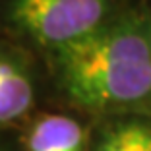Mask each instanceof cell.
I'll return each instance as SVG.
<instances>
[{
  "instance_id": "5b68a950",
  "label": "cell",
  "mask_w": 151,
  "mask_h": 151,
  "mask_svg": "<svg viewBox=\"0 0 151 151\" xmlns=\"http://www.w3.org/2000/svg\"><path fill=\"white\" fill-rule=\"evenodd\" d=\"M89 151H151V116L93 118Z\"/></svg>"
},
{
  "instance_id": "3957f363",
  "label": "cell",
  "mask_w": 151,
  "mask_h": 151,
  "mask_svg": "<svg viewBox=\"0 0 151 151\" xmlns=\"http://www.w3.org/2000/svg\"><path fill=\"white\" fill-rule=\"evenodd\" d=\"M37 103V78L25 49L0 39V134L29 120Z\"/></svg>"
},
{
  "instance_id": "52a82bcc",
  "label": "cell",
  "mask_w": 151,
  "mask_h": 151,
  "mask_svg": "<svg viewBox=\"0 0 151 151\" xmlns=\"http://www.w3.org/2000/svg\"><path fill=\"white\" fill-rule=\"evenodd\" d=\"M149 37H151V10H149Z\"/></svg>"
},
{
  "instance_id": "6da1fadb",
  "label": "cell",
  "mask_w": 151,
  "mask_h": 151,
  "mask_svg": "<svg viewBox=\"0 0 151 151\" xmlns=\"http://www.w3.org/2000/svg\"><path fill=\"white\" fill-rule=\"evenodd\" d=\"M56 93L89 118L151 116L149 10L124 8L95 35L47 56Z\"/></svg>"
},
{
  "instance_id": "277c9868",
  "label": "cell",
  "mask_w": 151,
  "mask_h": 151,
  "mask_svg": "<svg viewBox=\"0 0 151 151\" xmlns=\"http://www.w3.org/2000/svg\"><path fill=\"white\" fill-rule=\"evenodd\" d=\"M91 122L72 112H35L22 124V151H89Z\"/></svg>"
},
{
  "instance_id": "8992f818",
  "label": "cell",
  "mask_w": 151,
  "mask_h": 151,
  "mask_svg": "<svg viewBox=\"0 0 151 151\" xmlns=\"http://www.w3.org/2000/svg\"><path fill=\"white\" fill-rule=\"evenodd\" d=\"M2 134H4V132H2ZM2 134H0V151H22V149H19L18 139H16V142H8Z\"/></svg>"
},
{
  "instance_id": "7a4b0ae2",
  "label": "cell",
  "mask_w": 151,
  "mask_h": 151,
  "mask_svg": "<svg viewBox=\"0 0 151 151\" xmlns=\"http://www.w3.org/2000/svg\"><path fill=\"white\" fill-rule=\"evenodd\" d=\"M122 10L118 0H0V29L49 56L95 35Z\"/></svg>"
}]
</instances>
